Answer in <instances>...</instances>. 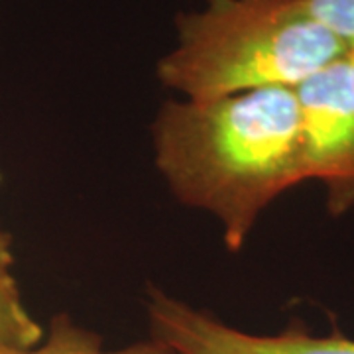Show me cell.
Segmentation results:
<instances>
[{"instance_id":"cell-1","label":"cell","mask_w":354,"mask_h":354,"mask_svg":"<svg viewBox=\"0 0 354 354\" xmlns=\"http://www.w3.org/2000/svg\"><path fill=\"white\" fill-rule=\"evenodd\" d=\"M156 165L179 201L218 218L239 252L260 213L305 181L295 88L167 101L152 124Z\"/></svg>"},{"instance_id":"cell-2","label":"cell","mask_w":354,"mask_h":354,"mask_svg":"<svg viewBox=\"0 0 354 354\" xmlns=\"http://www.w3.org/2000/svg\"><path fill=\"white\" fill-rule=\"evenodd\" d=\"M176 26L158 77L187 101L295 88L346 53L305 0H207L201 10L179 14Z\"/></svg>"},{"instance_id":"cell-3","label":"cell","mask_w":354,"mask_h":354,"mask_svg":"<svg viewBox=\"0 0 354 354\" xmlns=\"http://www.w3.org/2000/svg\"><path fill=\"white\" fill-rule=\"evenodd\" d=\"M305 179L327 191L330 215L354 207V55L344 53L295 87Z\"/></svg>"},{"instance_id":"cell-4","label":"cell","mask_w":354,"mask_h":354,"mask_svg":"<svg viewBox=\"0 0 354 354\" xmlns=\"http://www.w3.org/2000/svg\"><path fill=\"white\" fill-rule=\"evenodd\" d=\"M146 307L152 339L177 354H354L353 339L339 333L317 337L290 327L278 335H250L160 290L148 291Z\"/></svg>"},{"instance_id":"cell-5","label":"cell","mask_w":354,"mask_h":354,"mask_svg":"<svg viewBox=\"0 0 354 354\" xmlns=\"http://www.w3.org/2000/svg\"><path fill=\"white\" fill-rule=\"evenodd\" d=\"M12 268V239L0 228V348H32L46 330L26 309Z\"/></svg>"},{"instance_id":"cell-6","label":"cell","mask_w":354,"mask_h":354,"mask_svg":"<svg viewBox=\"0 0 354 354\" xmlns=\"http://www.w3.org/2000/svg\"><path fill=\"white\" fill-rule=\"evenodd\" d=\"M0 354H177L164 342H136L118 351H106L101 335L79 327L67 315H57L50 321L44 341L32 348H0Z\"/></svg>"},{"instance_id":"cell-7","label":"cell","mask_w":354,"mask_h":354,"mask_svg":"<svg viewBox=\"0 0 354 354\" xmlns=\"http://www.w3.org/2000/svg\"><path fill=\"white\" fill-rule=\"evenodd\" d=\"M307 10L354 55V0H305Z\"/></svg>"}]
</instances>
